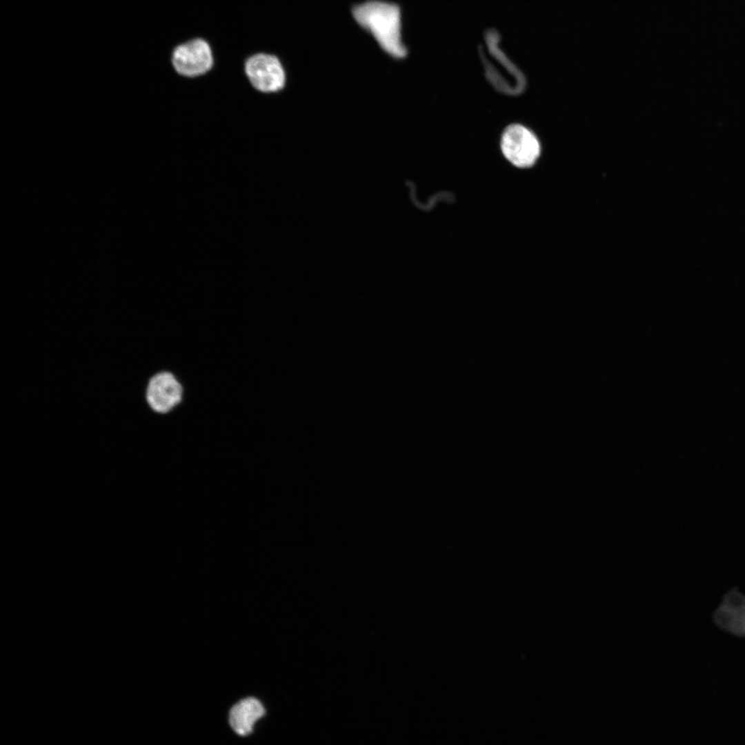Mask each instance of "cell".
Returning a JSON list of instances; mask_svg holds the SVG:
<instances>
[{
	"mask_svg": "<svg viewBox=\"0 0 745 745\" xmlns=\"http://www.w3.org/2000/svg\"><path fill=\"white\" fill-rule=\"evenodd\" d=\"M185 388L170 370H161L148 379L145 388V399L149 408L158 415H168L183 402Z\"/></svg>",
	"mask_w": 745,
	"mask_h": 745,
	"instance_id": "2",
	"label": "cell"
},
{
	"mask_svg": "<svg viewBox=\"0 0 745 745\" xmlns=\"http://www.w3.org/2000/svg\"><path fill=\"white\" fill-rule=\"evenodd\" d=\"M353 15L367 29L381 47L395 57H403L406 50L401 41L400 13L395 5L370 1L353 9Z\"/></svg>",
	"mask_w": 745,
	"mask_h": 745,
	"instance_id": "1",
	"label": "cell"
},
{
	"mask_svg": "<svg viewBox=\"0 0 745 745\" xmlns=\"http://www.w3.org/2000/svg\"><path fill=\"white\" fill-rule=\"evenodd\" d=\"M244 74L251 87L262 94H276L285 86L284 69L279 59L272 54L258 53L246 59Z\"/></svg>",
	"mask_w": 745,
	"mask_h": 745,
	"instance_id": "3",
	"label": "cell"
},
{
	"mask_svg": "<svg viewBox=\"0 0 745 745\" xmlns=\"http://www.w3.org/2000/svg\"><path fill=\"white\" fill-rule=\"evenodd\" d=\"M731 632L738 636H745V610L737 613Z\"/></svg>",
	"mask_w": 745,
	"mask_h": 745,
	"instance_id": "8",
	"label": "cell"
},
{
	"mask_svg": "<svg viewBox=\"0 0 745 745\" xmlns=\"http://www.w3.org/2000/svg\"><path fill=\"white\" fill-rule=\"evenodd\" d=\"M171 61L175 72L187 79L206 76L214 64L209 45L200 39L177 46L172 52Z\"/></svg>",
	"mask_w": 745,
	"mask_h": 745,
	"instance_id": "4",
	"label": "cell"
},
{
	"mask_svg": "<svg viewBox=\"0 0 745 745\" xmlns=\"http://www.w3.org/2000/svg\"><path fill=\"white\" fill-rule=\"evenodd\" d=\"M723 607L724 608L718 609L715 612L713 619L717 626L723 630L731 631L735 621L737 612L726 606Z\"/></svg>",
	"mask_w": 745,
	"mask_h": 745,
	"instance_id": "7",
	"label": "cell"
},
{
	"mask_svg": "<svg viewBox=\"0 0 745 745\" xmlns=\"http://www.w3.org/2000/svg\"><path fill=\"white\" fill-rule=\"evenodd\" d=\"M264 713V708L259 700L248 697L233 706L229 713V722L237 734L247 735L252 733L255 722Z\"/></svg>",
	"mask_w": 745,
	"mask_h": 745,
	"instance_id": "6",
	"label": "cell"
},
{
	"mask_svg": "<svg viewBox=\"0 0 745 745\" xmlns=\"http://www.w3.org/2000/svg\"><path fill=\"white\" fill-rule=\"evenodd\" d=\"M501 149L506 159L519 168L533 166L540 154V145L535 135L520 124L506 128L501 139Z\"/></svg>",
	"mask_w": 745,
	"mask_h": 745,
	"instance_id": "5",
	"label": "cell"
}]
</instances>
